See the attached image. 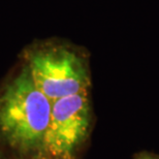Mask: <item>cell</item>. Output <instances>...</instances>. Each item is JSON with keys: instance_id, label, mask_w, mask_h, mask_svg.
<instances>
[{"instance_id": "3957f363", "label": "cell", "mask_w": 159, "mask_h": 159, "mask_svg": "<svg viewBox=\"0 0 159 159\" xmlns=\"http://www.w3.org/2000/svg\"><path fill=\"white\" fill-rule=\"evenodd\" d=\"M27 67L35 86L51 101L87 91L89 86L81 58L65 49L39 51L30 56Z\"/></svg>"}, {"instance_id": "277c9868", "label": "cell", "mask_w": 159, "mask_h": 159, "mask_svg": "<svg viewBox=\"0 0 159 159\" xmlns=\"http://www.w3.org/2000/svg\"><path fill=\"white\" fill-rule=\"evenodd\" d=\"M133 159H159V155L147 153V152H143V153H139V154L136 155Z\"/></svg>"}, {"instance_id": "6da1fadb", "label": "cell", "mask_w": 159, "mask_h": 159, "mask_svg": "<svg viewBox=\"0 0 159 159\" xmlns=\"http://www.w3.org/2000/svg\"><path fill=\"white\" fill-rule=\"evenodd\" d=\"M52 101L34 84L26 66L0 94V135L18 151H43Z\"/></svg>"}, {"instance_id": "5b68a950", "label": "cell", "mask_w": 159, "mask_h": 159, "mask_svg": "<svg viewBox=\"0 0 159 159\" xmlns=\"http://www.w3.org/2000/svg\"><path fill=\"white\" fill-rule=\"evenodd\" d=\"M40 159V158H39ZM41 159H44V158H41ZM48 159H50V158H48Z\"/></svg>"}, {"instance_id": "7a4b0ae2", "label": "cell", "mask_w": 159, "mask_h": 159, "mask_svg": "<svg viewBox=\"0 0 159 159\" xmlns=\"http://www.w3.org/2000/svg\"><path fill=\"white\" fill-rule=\"evenodd\" d=\"M90 123L87 91L52 101L51 121L43 152L50 159H75L88 136Z\"/></svg>"}]
</instances>
